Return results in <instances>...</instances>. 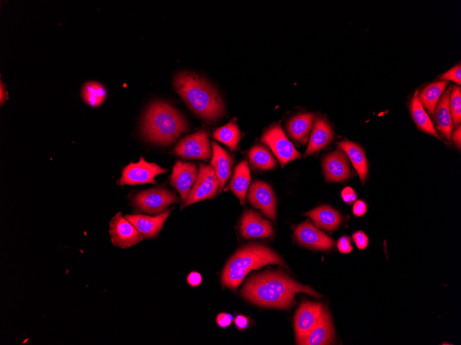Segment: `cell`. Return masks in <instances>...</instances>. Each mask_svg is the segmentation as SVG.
Listing matches in <instances>:
<instances>
[{
	"label": "cell",
	"instance_id": "6da1fadb",
	"mask_svg": "<svg viewBox=\"0 0 461 345\" xmlns=\"http://www.w3.org/2000/svg\"><path fill=\"white\" fill-rule=\"evenodd\" d=\"M303 292L315 297L322 295L308 286L301 284L282 271H267L251 277L242 290L249 302L265 307L288 309L297 293Z\"/></svg>",
	"mask_w": 461,
	"mask_h": 345
},
{
	"label": "cell",
	"instance_id": "7a4b0ae2",
	"mask_svg": "<svg viewBox=\"0 0 461 345\" xmlns=\"http://www.w3.org/2000/svg\"><path fill=\"white\" fill-rule=\"evenodd\" d=\"M174 86L190 110L200 118L210 122L224 114V106L220 96L197 74L181 72L175 77Z\"/></svg>",
	"mask_w": 461,
	"mask_h": 345
},
{
	"label": "cell",
	"instance_id": "3957f363",
	"mask_svg": "<svg viewBox=\"0 0 461 345\" xmlns=\"http://www.w3.org/2000/svg\"><path fill=\"white\" fill-rule=\"evenodd\" d=\"M142 130L148 140L168 145L188 130V125L183 116L172 105L156 101L146 112Z\"/></svg>",
	"mask_w": 461,
	"mask_h": 345
},
{
	"label": "cell",
	"instance_id": "277c9868",
	"mask_svg": "<svg viewBox=\"0 0 461 345\" xmlns=\"http://www.w3.org/2000/svg\"><path fill=\"white\" fill-rule=\"evenodd\" d=\"M277 264L286 266L282 259L270 248L251 244L239 249L226 264L222 275V283L230 289H236L253 269Z\"/></svg>",
	"mask_w": 461,
	"mask_h": 345
},
{
	"label": "cell",
	"instance_id": "5b68a950",
	"mask_svg": "<svg viewBox=\"0 0 461 345\" xmlns=\"http://www.w3.org/2000/svg\"><path fill=\"white\" fill-rule=\"evenodd\" d=\"M178 198L167 189L151 188L137 194L133 202L139 211L149 214L163 212L170 205L178 202Z\"/></svg>",
	"mask_w": 461,
	"mask_h": 345
},
{
	"label": "cell",
	"instance_id": "8992f818",
	"mask_svg": "<svg viewBox=\"0 0 461 345\" xmlns=\"http://www.w3.org/2000/svg\"><path fill=\"white\" fill-rule=\"evenodd\" d=\"M261 140L271 149L282 167L288 162L302 156V154L288 139L279 124L273 125L266 129Z\"/></svg>",
	"mask_w": 461,
	"mask_h": 345
},
{
	"label": "cell",
	"instance_id": "52a82bcc",
	"mask_svg": "<svg viewBox=\"0 0 461 345\" xmlns=\"http://www.w3.org/2000/svg\"><path fill=\"white\" fill-rule=\"evenodd\" d=\"M168 170L161 167L155 163H148L141 157L137 163L131 162L122 171L121 177L118 184L120 185H142L146 183L156 184V176L164 174Z\"/></svg>",
	"mask_w": 461,
	"mask_h": 345
},
{
	"label": "cell",
	"instance_id": "ba28073f",
	"mask_svg": "<svg viewBox=\"0 0 461 345\" xmlns=\"http://www.w3.org/2000/svg\"><path fill=\"white\" fill-rule=\"evenodd\" d=\"M211 151L208 133L205 129H201L182 138L173 149L175 154L178 156L204 160L210 158Z\"/></svg>",
	"mask_w": 461,
	"mask_h": 345
},
{
	"label": "cell",
	"instance_id": "9c48e42d",
	"mask_svg": "<svg viewBox=\"0 0 461 345\" xmlns=\"http://www.w3.org/2000/svg\"><path fill=\"white\" fill-rule=\"evenodd\" d=\"M217 190H219V181L214 169L210 165L199 163L197 180L184 206L186 207L203 200L213 198Z\"/></svg>",
	"mask_w": 461,
	"mask_h": 345
},
{
	"label": "cell",
	"instance_id": "30bf717a",
	"mask_svg": "<svg viewBox=\"0 0 461 345\" xmlns=\"http://www.w3.org/2000/svg\"><path fill=\"white\" fill-rule=\"evenodd\" d=\"M325 310L321 303L304 301L300 304L294 318L297 344H301L306 335L320 321Z\"/></svg>",
	"mask_w": 461,
	"mask_h": 345
},
{
	"label": "cell",
	"instance_id": "8fae6325",
	"mask_svg": "<svg viewBox=\"0 0 461 345\" xmlns=\"http://www.w3.org/2000/svg\"><path fill=\"white\" fill-rule=\"evenodd\" d=\"M112 244L121 249L130 247L144 239L137 229L118 212L109 223Z\"/></svg>",
	"mask_w": 461,
	"mask_h": 345
},
{
	"label": "cell",
	"instance_id": "7c38bea8",
	"mask_svg": "<svg viewBox=\"0 0 461 345\" xmlns=\"http://www.w3.org/2000/svg\"><path fill=\"white\" fill-rule=\"evenodd\" d=\"M248 202L272 220L276 218V198L272 188L267 183L256 180L249 187Z\"/></svg>",
	"mask_w": 461,
	"mask_h": 345
},
{
	"label": "cell",
	"instance_id": "4fadbf2b",
	"mask_svg": "<svg viewBox=\"0 0 461 345\" xmlns=\"http://www.w3.org/2000/svg\"><path fill=\"white\" fill-rule=\"evenodd\" d=\"M296 240L311 249L327 251L335 244L334 240L315 227L309 220L299 224L294 230Z\"/></svg>",
	"mask_w": 461,
	"mask_h": 345
},
{
	"label": "cell",
	"instance_id": "5bb4252c",
	"mask_svg": "<svg viewBox=\"0 0 461 345\" xmlns=\"http://www.w3.org/2000/svg\"><path fill=\"white\" fill-rule=\"evenodd\" d=\"M322 167L326 182H341L351 176L348 158L342 149L337 148L326 154Z\"/></svg>",
	"mask_w": 461,
	"mask_h": 345
},
{
	"label": "cell",
	"instance_id": "9a60e30c",
	"mask_svg": "<svg viewBox=\"0 0 461 345\" xmlns=\"http://www.w3.org/2000/svg\"><path fill=\"white\" fill-rule=\"evenodd\" d=\"M197 176V168L193 163L178 160L174 165L170 176V185L178 191L182 200H186Z\"/></svg>",
	"mask_w": 461,
	"mask_h": 345
},
{
	"label": "cell",
	"instance_id": "2e32d148",
	"mask_svg": "<svg viewBox=\"0 0 461 345\" xmlns=\"http://www.w3.org/2000/svg\"><path fill=\"white\" fill-rule=\"evenodd\" d=\"M240 229L242 237L246 239L268 238L274 234L270 222L251 210L244 213Z\"/></svg>",
	"mask_w": 461,
	"mask_h": 345
},
{
	"label": "cell",
	"instance_id": "e0dca14e",
	"mask_svg": "<svg viewBox=\"0 0 461 345\" xmlns=\"http://www.w3.org/2000/svg\"><path fill=\"white\" fill-rule=\"evenodd\" d=\"M333 137V130L327 121L321 116L315 117L304 156H308L323 149L332 141Z\"/></svg>",
	"mask_w": 461,
	"mask_h": 345
},
{
	"label": "cell",
	"instance_id": "ac0fdd59",
	"mask_svg": "<svg viewBox=\"0 0 461 345\" xmlns=\"http://www.w3.org/2000/svg\"><path fill=\"white\" fill-rule=\"evenodd\" d=\"M170 213V210H168L154 217L144 215H126L124 217L137 229L144 238H152L157 236Z\"/></svg>",
	"mask_w": 461,
	"mask_h": 345
},
{
	"label": "cell",
	"instance_id": "d6986e66",
	"mask_svg": "<svg viewBox=\"0 0 461 345\" xmlns=\"http://www.w3.org/2000/svg\"><path fill=\"white\" fill-rule=\"evenodd\" d=\"M334 328L331 316L326 309L317 324L301 342L303 345H325L334 342Z\"/></svg>",
	"mask_w": 461,
	"mask_h": 345
},
{
	"label": "cell",
	"instance_id": "ffe728a7",
	"mask_svg": "<svg viewBox=\"0 0 461 345\" xmlns=\"http://www.w3.org/2000/svg\"><path fill=\"white\" fill-rule=\"evenodd\" d=\"M213 157L210 165L215 170L219 181V191L221 192L231 174L233 163L232 156L217 143H211Z\"/></svg>",
	"mask_w": 461,
	"mask_h": 345
},
{
	"label": "cell",
	"instance_id": "44dd1931",
	"mask_svg": "<svg viewBox=\"0 0 461 345\" xmlns=\"http://www.w3.org/2000/svg\"><path fill=\"white\" fill-rule=\"evenodd\" d=\"M451 88L450 86L444 91L434 111L437 128L449 142L451 141L453 125L449 105Z\"/></svg>",
	"mask_w": 461,
	"mask_h": 345
},
{
	"label": "cell",
	"instance_id": "7402d4cb",
	"mask_svg": "<svg viewBox=\"0 0 461 345\" xmlns=\"http://www.w3.org/2000/svg\"><path fill=\"white\" fill-rule=\"evenodd\" d=\"M315 116L314 113L311 112L300 113L288 121L287 131L296 143L301 145L307 143Z\"/></svg>",
	"mask_w": 461,
	"mask_h": 345
},
{
	"label": "cell",
	"instance_id": "603a6c76",
	"mask_svg": "<svg viewBox=\"0 0 461 345\" xmlns=\"http://www.w3.org/2000/svg\"><path fill=\"white\" fill-rule=\"evenodd\" d=\"M311 218L317 227L326 231H334L342 223L341 214L328 205L317 207L304 214Z\"/></svg>",
	"mask_w": 461,
	"mask_h": 345
},
{
	"label": "cell",
	"instance_id": "cb8c5ba5",
	"mask_svg": "<svg viewBox=\"0 0 461 345\" xmlns=\"http://www.w3.org/2000/svg\"><path fill=\"white\" fill-rule=\"evenodd\" d=\"M337 145L352 162L362 183L364 184L367 178L369 167L364 149L359 145L348 140L338 142Z\"/></svg>",
	"mask_w": 461,
	"mask_h": 345
},
{
	"label": "cell",
	"instance_id": "d4e9b609",
	"mask_svg": "<svg viewBox=\"0 0 461 345\" xmlns=\"http://www.w3.org/2000/svg\"><path fill=\"white\" fill-rule=\"evenodd\" d=\"M448 84L447 81L438 80L424 86L418 92V97L428 112L434 114L436 105Z\"/></svg>",
	"mask_w": 461,
	"mask_h": 345
},
{
	"label": "cell",
	"instance_id": "484cf974",
	"mask_svg": "<svg viewBox=\"0 0 461 345\" xmlns=\"http://www.w3.org/2000/svg\"><path fill=\"white\" fill-rule=\"evenodd\" d=\"M251 182L250 169L246 160L241 161L235 168L228 188L237 196L241 205L244 204L246 191Z\"/></svg>",
	"mask_w": 461,
	"mask_h": 345
},
{
	"label": "cell",
	"instance_id": "4316f807",
	"mask_svg": "<svg viewBox=\"0 0 461 345\" xmlns=\"http://www.w3.org/2000/svg\"><path fill=\"white\" fill-rule=\"evenodd\" d=\"M410 112L413 121L419 129L438 139L440 138L428 114L418 97V92H415L411 97Z\"/></svg>",
	"mask_w": 461,
	"mask_h": 345
},
{
	"label": "cell",
	"instance_id": "83f0119b",
	"mask_svg": "<svg viewBox=\"0 0 461 345\" xmlns=\"http://www.w3.org/2000/svg\"><path fill=\"white\" fill-rule=\"evenodd\" d=\"M213 138L224 143L234 151L238 147L241 133L234 119L224 126L217 128L213 134Z\"/></svg>",
	"mask_w": 461,
	"mask_h": 345
},
{
	"label": "cell",
	"instance_id": "f1b7e54d",
	"mask_svg": "<svg viewBox=\"0 0 461 345\" xmlns=\"http://www.w3.org/2000/svg\"><path fill=\"white\" fill-rule=\"evenodd\" d=\"M248 158L251 165L262 170L272 169L276 166V160L263 145H256L248 151Z\"/></svg>",
	"mask_w": 461,
	"mask_h": 345
},
{
	"label": "cell",
	"instance_id": "f546056e",
	"mask_svg": "<svg viewBox=\"0 0 461 345\" xmlns=\"http://www.w3.org/2000/svg\"><path fill=\"white\" fill-rule=\"evenodd\" d=\"M106 90L104 86L97 81H90L81 88V97L84 102L91 107H99L104 101Z\"/></svg>",
	"mask_w": 461,
	"mask_h": 345
},
{
	"label": "cell",
	"instance_id": "4dcf8cb0",
	"mask_svg": "<svg viewBox=\"0 0 461 345\" xmlns=\"http://www.w3.org/2000/svg\"><path fill=\"white\" fill-rule=\"evenodd\" d=\"M449 105L453 124L457 127L460 125L461 122V88L460 85H455L451 88Z\"/></svg>",
	"mask_w": 461,
	"mask_h": 345
},
{
	"label": "cell",
	"instance_id": "1f68e13d",
	"mask_svg": "<svg viewBox=\"0 0 461 345\" xmlns=\"http://www.w3.org/2000/svg\"><path fill=\"white\" fill-rule=\"evenodd\" d=\"M440 80L452 81L458 85L461 84V65L458 63L440 76Z\"/></svg>",
	"mask_w": 461,
	"mask_h": 345
},
{
	"label": "cell",
	"instance_id": "d6a6232c",
	"mask_svg": "<svg viewBox=\"0 0 461 345\" xmlns=\"http://www.w3.org/2000/svg\"><path fill=\"white\" fill-rule=\"evenodd\" d=\"M352 238L356 247L360 250L364 249L369 244V238L362 231H357L355 232L353 234Z\"/></svg>",
	"mask_w": 461,
	"mask_h": 345
},
{
	"label": "cell",
	"instance_id": "836d02e7",
	"mask_svg": "<svg viewBox=\"0 0 461 345\" xmlns=\"http://www.w3.org/2000/svg\"><path fill=\"white\" fill-rule=\"evenodd\" d=\"M337 247L339 251L342 253H349L353 249V247L351 244V238L347 236H343L338 239Z\"/></svg>",
	"mask_w": 461,
	"mask_h": 345
},
{
	"label": "cell",
	"instance_id": "e575fe53",
	"mask_svg": "<svg viewBox=\"0 0 461 345\" xmlns=\"http://www.w3.org/2000/svg\"><path fill=\"white\" fill-rule=\"evenodd\" d=\"M341 197L344 202L351 205L356 200L357 194L352 187H346L341 191Z\"/></svg>",
	"mask_w": 461,
	"mask_h": 345
},
{
	"label": "cell",
	"instance_id": "d590c367",
	"mask_svg": "<svg viewBox=\"0 0 461 345\" xmlns=\"http://www.w3.org/2000/svg\"><path fill=\"white\" fill-rule=\"evenodd\" d=\"M367 210V204L362 200H355L353 207V213L355 216H363Z\"/></svg>",
	"mask_w": 461,
	"mask_h": 345
},
{
	"label": "cell",
	"instance_id": "8d00e7d4",
	"mask_svg": "<svg viewBox=\"0 0 461 345\" xmlns=\"http://www.w3.org/2000/svg\"><path fill=\"white\" fill-rule=\"evenodd\" d=\"M233 320V317L232 315L222 313H219L216 317V322L220 327L225 328L230 325Z\"/></svg>",
	"mask_w": 461,
	"mask_h": 345
},
{
	"label": "cell",
	"instance_id": "74e56055",
	"mask_svg": "<svg viewBox=\"0 0 461 345\" xmlns=\"http://www.w3.org/2000/svg\"><path fill=\"white\" fill-rule=\"evenodd\" d=\"M202 275L198 272L193 271L187 276V282L190 286H199L202 283Z\"/></svg>",
	"mask_w": 461,
	"mask_h": 345
},
{
	"label": "cell",
	"instance_id": "f35d334b",
	"mask_svg": "<svg viewBox=\"0 0 461 345\" xmlns=\"http://www.w3.org/2000/svg\"><path fill=\"white\" fill-rule=\"evenodd\" d=\"M460 125H458L456 129L451 132V140L453 141V143L455 144V145L460 149L461 147V136H460V132H461V129H460Z\"/></svg>",
	"mask_w": 461,
	"mask_h": 345
},
{
	"label": "cell",
	"instance_id": "ab89813d",
	"mask_svg": "<svg viewBox=\"0 0 461 345\" xmlns=\"http://www.w3.org/2000/svg\"><path fill=\"white\" fill-rule=\"evenodd\" d=\"M235 324L239 330H244L248 325V318L243 315H238L234 319Z\"/></svg>",
	"mask_w": 461,
	"mask_h": 345
},
{
	"label": "cell",
	"instance_id": "60d3db41",
	"mask_svg": "<svg viewBox=\"0 0 461 345\" xmlns=\"http://www.w3.org/2000/svg\"><path fill=\"white\" fill-rule=\"evenodd\" d=\"M0 101H1V105H3V103L5 102L6 99L8 98V92L5 90V85L1 82V87H0Z\"/></svg>",
	"mask_w": 461,
	"mask_h": 345
}]
</instances>
